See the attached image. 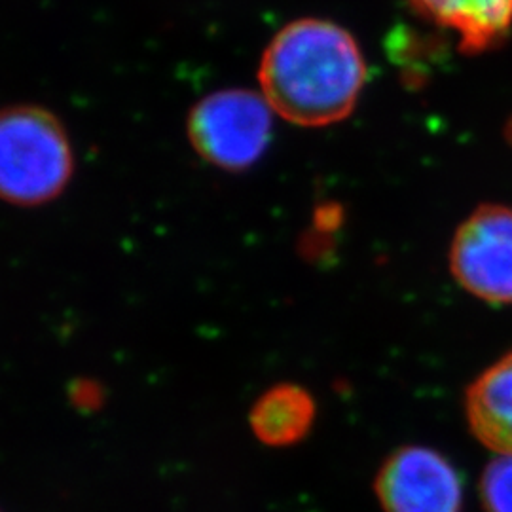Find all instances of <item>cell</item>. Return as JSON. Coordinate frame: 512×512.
<instances>
[{"label":"cell","mask_w":512,"mask_h":512,"mask_svg":"<svg viewBox=\"0 0 512 512\" xmlns=\"http://www.w3.org/2000/svg\"><path fill=\"white\" fill-rule=\"evenodd\" d=\"M258 80L279 116L304 128H321L344 120L355 107L365 86V59L342 27L298 19L264 50Z\"/></svg>","instance_id":"6da1fadb"},{"label":"cell","mask_w":512,"mask_h":512,"mask_svg":"<svg viewBox=\"0 0 512 512\" xmlns=\"http://www.w3.org/2000/svg\"><path fill=\"white\" fill-rule=\"evenodd\" d=\"M71 139L54 112L37 105L0 109V200L35 207L71 183Z\"/></svg>","instance_id":"7a4b0ae2"},{"label":"cell","mask_w":512,"mask_h":512,"mask_svg":"<svg viewBox=\"0 0 512 512\" xmlns=\"http://www.w3.org/2000/svg\"><path fill=\"white\" fill-rule=\"evenodd\" d=\"M272 112L262 93L239 88L211 93L188 114V141L205 162L243 171L270 145Z\"/></svg>","instance_id":"3957f363"},{"label":"cell","mask_w":512,"mask_h":512,"mask_svg":"<svg viewBox=\"0 0 512 512\" xmlns=\"http://www.w3.org/2000/svg\"><path fill=\"white\" fill-rule=\"evenodd\" d=\"M452 274L476 298L512 304V209L486 205L459 226L450 251Z\"/></svg>","instance_id":"277c9868"},{"label":"cell","mask_w":512,"mask_h":512,"mask_svg":"<svg viewBox=\"0 0 512 512\" xmlns=\"http://www.w3.org/2000/svg\"><path fill=\"white\" fill-rule=\"evenodd\" d=\"M384 512H461L463 482L433 448L404 446L385 459L374 482Z\"/></svg>","instance_id":"5b68a950"},{"label":"cell","mask_w":512,"mask_h":512,"mask_svg":"<svg viewBox=\"0 0 512 512\" xmlns=\"http://www.w3.org/2000/svg\"><path fill=\"white\" fill-rule=\"evenodd\" d=\"M421 16L452 31L467 54L503 42L512 27V0H410Z\"/></svg>","instance_id":"8992f818"},{"label":"cell","mask_w":512,"mask_h":512,"mask_svg":"<svg viewBox=\"0 0 512 512\" xmlns=\"http://www.w3.org/2000/svg\"><path fill=\"white\" fill-rule=\"evenodd\" d=\"M465 416L486 448L512 456V351L469 385Z\"/></svg>","instance_id":"52a82bcc"},{"label":"cell","mask_w":512,"mask_h":512,"mask_svg":"<svg viewBox=\"0 0 512 512\" xmlns=\"http://www.w3.org/2000/svg\"><path fill=\"white\" fill-rule=\"evenodd\" d=\"M315 412L310 391L298 385H277L256 403L251 412V425L262 442L291 446L310 433Z\"/></svg>","instance_id":"ba28073f"},{"label":"cell","mask_w":512,"mask_h":512,"mask_svg":"<svg viewBox=\"0 0 512 512\" xmlns=\"http://www.w3.org/2000/svg\"><path fill=\"white\" fill-rule=\"evenodd\" d=\"M486 512H512V456L494 459L480 478Z\"/></svg>","instance_id":"9c48e42d"}]
</instances>
